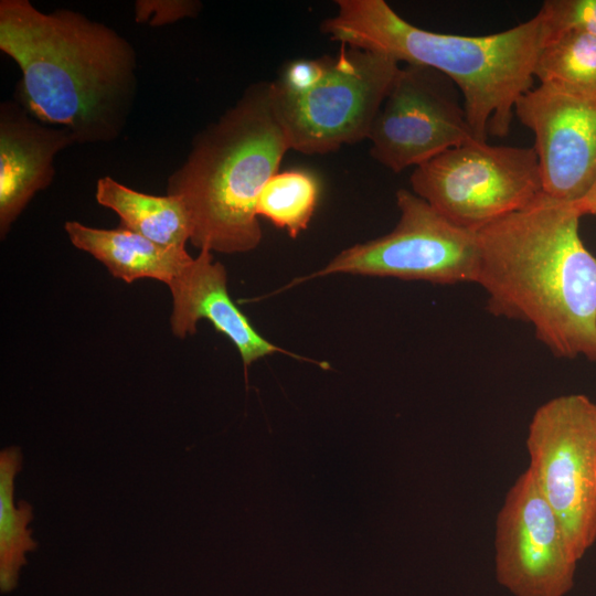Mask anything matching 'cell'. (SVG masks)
Returning a JSON list of instances; mask_svg holds the SVG:
<instances>
[{
  "label": "cell",
  "instance_id": "52a82bcc",
  "mask_svg": "<svg viewBox=\"0 0 596 596\" xmlns=\"http://www.w3.org/2000/svg\"><path fill=\"white\" fill-rule=\"evenodd\" d=\"M526 449L528 468L579 561L596 541V403L568 394L542 404Z\"/></svg>",
  "mask_w": 596,
  "mask_h": 596
},
{
  "label": "cell",
  "instance_id": "5bb4252c",
  "mask_svg": "<svg viewBox=\"0 0 596 596\" xmlns=\"http://www.w3.org/2000/svg\"><path fill=\"white\" fill-rule=\"evenodd\" d=\"M64 228L76 248L126 283L150 278L169 285L193 258L185 248L159 245L121 224L107 230L68 221Z\"/></svg>",
  "mask_w": 596,
  "mask_h": 596
},
{
  "label": "cell",
  "instance_id": "3957f363",
  "mask_svg": "<svg viewBox=\"0 0 596 596\" xmlns=\"http://www.w3.org/2000/svg\"><path fill=\"white\" fill-rule=\"evenodd\" d=\"M321 31L344 45L386 54L398 63L432 68L461 94L478 141L505 137L519 98L533 88L539 55L552 35L539 10L531 19L487 35L421 29L384 0H338Z\"/></svg>",
  "mask_w": 596,
  "mask_h": 596
},
{
  "label": "cell",
  "instance_id": "6da1fadb",
  "mask_svg": "<svg viewBox=\"0 0 596 596\" xmlns=\"http://www.w3.org/2000/svg\"><path fill=\"white\" fill-rule=\"evenodd\" d=\"M582 216L542 193L477 230L475 283L492 315L531 324L554 356L596 362V256L581 238Z\"/></svg>",
  "mask_w": 596,
  "mask_h": 596
},
{
  "label": "cell",
  "instance_id": "7a4b0ae2",
  "mask_svg": "<svg viewBox=\"0 0 596 596\" xmlns=\"http://www.w3.org/2000/svg\"><path fill=\"white\" fill-rule=\"evenodd\" d=\"M0 50L21 70L17 100L77 143L118 138L137 94V54L118 32L85 14L0 1Z\"/></svg>",
  "mask_w": 596,
  "mask_h": 596
},
{
  "label": "cell",
  "instance_id": "30bf717a",
  "mask_svg": "<svg viewBox=\"0 0 596 596\" xmlns=\"http://www.w3.org/2000/svg\"><path fill=\"white\" fill-rule=\"evenodd\" d=\"M496 576L513 596H565L578 560L529 468L508 491L496 523Z\"/></svg>",
  "mask_w": 596,
  "mask_h": 596
},
{
  "label": "cell",
  "instance_id": "277c9868",
  "mask_svg": "<svg viewBox=\"0 0 596 596\" xmlns=\"http://www.w3.org/2000/svg\"><path fill=\"white\" fill-rule=\"evenodd\" d=\"M288 150L268 84L251 85L195 137L185 161L168 178L167 194L188 210L191 244L223 254L256 248L263 236L257 202Z\"/></svg>",
  "mask_w": 596,
  "mask_h": 596
},
{
  "label": "cell",
  "instance_id": "5b68a950",
  "mask_svg": "<svg viewBox=\"0 0 596 596\" xmlns=\"http://www.w3.org/2000/svg\"><path fill=\"white\" fill-rule=\"evenodd\" d=\"M341 45L337 55L326 56L321 77L306 91L288 93L268 83L291 150L324 155L369 138L402 65L383 53Z\"/></svg>",
  "mask_w": 596,
  "mask_h": 596
},
{
  "label": "cell",
  "instance_id": "9c48e42d",
  "mask_svg": "<svg viewBox=\"0 0 596 596\" xmlns=\"http://www.w3.org/2000/svg\"><path fill=\"white\" fill-rule=\"evenodd\" d=\"M451 84L432 68L401 66L368 138L373 159L398 173L473 140Z\"/></svg>",
  "mask_w": 596,
  "mask_h": 596
},
{
  "label": "cell",
  "instance_id": "7c38bea8",
  "mask_svg": "<svg viewBox=\"0 0 596 596\" xmlns=\"http://www.w3.org/2000/svg\"><path fill=\"white\" fill-rule=\"evenodd\" d=\"M77 143L62 127L34 118L17 99L0 104V235L54 178V159Z\"/></svg>",
  "mask_w": 596,
  "mask_h": 596
},
{
  "label": "cell",
  "instance_id": "2e32d148",
  "mask_svg": "<svg viewBox=\"0 0 596 596\" xmlns=\"http://www.w3.org/2000/svg\"><path fill=\"white\" fill-rule=\"evenodd\" d=\"M22 453L12 446L0 453V588L13 590L19 573L26 564L25 554L36 549L32 530V505L21 500L14 503V479L22 468Z\"/></svg>",
  "mask_w": 596,
  "mask_h": 596
},
{
  "label": "cell",
  "instance_id": "d6986e66",
  "mask_svg": "<svg viewBox=\"0 0 596 596\" xmlns=\"http://www.w3.org/2000/svg\"><path fill=\"white\" fill-rule=\"evenodd\" d=\"M540 11L552 35L574 30L596 36V0H547Z\"/></svg>",
  "mask_w": 596,
  "mask_h": 596
},
{
  "label": "cell",
  "instance_id": "ba28073f",
  "mask_svg": "<svg viewBox=\"0 0 596 596\" xmlns=\"http://www.w3.org/2000/svg\"><path fill=\"white\" fill-rule=\"evenodd\" d=\"M400 220L390 233L340 252L323 268L288 286L334 274L394 277L435 284L475 283L476 231L458 226L407 189L396 192Z\"/></svg>",
  "mask_w": 596,
  "mask_h": 596
},
{
  "label": "cell",
  "instance_id": "ac0fdd59",
  "mask_svg": "<svg viewBox=\"0 0 596 596\" xmlns=\"http://www.w3.org/2000/svg\"><path fill=\"white\" fill-rule=\"evenodd\" d=\"M319 196L320 182L313 173L299 169L278 171L265 184L256 212L297 237L308 227Z\"/></svg>",
  "mask_w": 596,
  "mask_h": 596
},
{
  "label": "cell",
  "instance_id": "8fae6325",
  "mask_svg": "<svg viewBox=\"0 0 596 596\" xmlns=\"http://www.w3.org/2000/svg\"><path fill=\"white\" fill-rule=\"evenodd\" d=\"M514 115L534 136L543 193L581 201L596 183V93L539 84Z\"/></svg>",
  "mask_w": 596,
  "mask_h": 596
},
{
  "label": "cell",
  "instance_id": "9a60e30c",
  "mask_svg": "<svg viewBox=\"0 0 596 596\" xmlns=\"http://www.w3.org/2000/svg\"><path fill=\"white\" fill-rule=\"evenodd\" d=\"M95 198L117 213L121 225L159 245L185 248L190 241V216L177 196L142 193L103 177L96 183Z\"/></svg>",
  "mask_w": 596,
  "mask_h": 596
},
{
  "label": "cell",
  "instance_id": "e0dca14e",
  "mask_svg": "<svg viewBox=\"0 0 596 596\" xmlns=\"http://www.w3.org/2000/svg\"><path fill=\"white\" fill-rule=\"evenodd\" d=\"M540 84L596 93V36L568 30L552 35L534 68Z\"/></svg>",
  "mask_w": 596,
  "mask_h": 596
},
{
  "label": "cell",
  "instance_id": "ffe728a7",
  "mask_svg": "<svg viewBox=\"0 0 596 596\" xmlns=\"http://www.w3.org/2000/svg\"><path fill=\"white\" fill-rule=\"evenodd\" d=\"M201 2L193 0H138L135 2V21L151 26H162L199 14Z\"/></svg>",
  "mask_w": 596,
  "mask_h": 596
},
{
  "label": "cell",
  "instance_id": "8992f818",
  "mask_svg": "<svg viewBox=\"0 0 596 596\" xmlns=\"http://www.w3.org/2000/svg\"><path fill=\"white\" fill-rule=\"evenodd\" d=\"M412 191L454 224L477 231L542 193L533 147L470 140L414 168Z\"/></svg>",
  "mask_w": 596,
  "mask_h": 596
},
{
  "label": "cell",
  "instance_id": "4fadbf2b",
  "mask_svg": "<svg viewBox=\"0 0 596 596\" xmlns=\"http://www.w3.org/2000/svg\"><path fill=\"white\" fill-rule=\"evenodd\" d=\"M168 287L172 296L170 326L175 337L183 339L194 334L198 321L206 319L235 345L245 369L278 352L308 360L283 350L258 333L232 300L226 269L214 262L212 252L200 251Z\"/></svg>",
  "mask_w": 596,
  "mask_h": 596
},
{
  "label": "cell",
  "instance_id": "44dd1931",
  "mask_svg": "<svg viewBox=\"0 0 596 596\" xmlns=\"http://www.w3.org/2000/svg\"><path fill=\"white\" fill-rule=\"evenodd\" d=\"M584 215L596 216V183L590 191L578 202L575 203Z\"/></svg>",
  "mask_w": 596,
  "mask_h": 596
}]
</instances>
